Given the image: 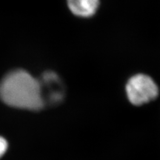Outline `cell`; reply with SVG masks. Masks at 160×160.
<instances>
[{"mask_svg":"<svg viewBox=\"0 0 160 160\" xmlns=\"http://www.w3.org/2000/svg\"><path fill=\"white\" fill-rule=\"evenodd\" d=\"M42 97L45 106L46 104L59 103L64 97V89L59 77L54 72L47 71L39 79Z\"/></svg>","mask_w":160,"mask_h":160,"instance_id":"cell-3","label":"cell"},{"mask_svg":"<svg viewBox=\"0 0 160 160\" xmlns=\"http://www.w3.org/2000/svg\"><path fill=\"white\" fill-rule=\"evenodd\" d=\"M125 91L130 102L136 106L148 103L159 95V88L154 80L143 73L130 78L126 84Z\"/></svg>","mask_w":160,"mask_h":160,"instance_id":"cell-2","label":"cell"},{"mask_svg":"<svg viewBox=\"0 0 160 160\" xmlns=\"http://www.w3.org/2000/svg\"><path fill=\"white\" fill-rule=\"evenodd\" d=\"M0 99L19 109L39 111L45 107L39 79L22 69L13 70L2 78Z\"/></svg>","mask_w":160,"mask_h":160,"instance_id":"cell-1","label":"cell"},{"mask_svg":"<svg viewBox=\"0 0 160 160\" xmlns=\"http://www.w3.org/2000/svg\"><path fill=\"white\" fill-rule=\"evenodd\" d=\"M67 2L71 13L82 18L93 17L99 6V0H67Z\"/></svg>","mask_w":160,"mask_h":160,"instance_id":"cell-4","label":"cell"},{"mask_svg":"<svg viewBox=\"0 0 160 160\" xmlns=\"http://www.w3.org/2000/svg\"><path fill=\"white\" fill-rule=\"evenodd\" d=\"M8 149V142L5 139L0 137V158L5 154Z\"/></svg>","mask_w":160,"mask_h":160,"instance_id":"cell-5","label":"cell"}]
</instances>
